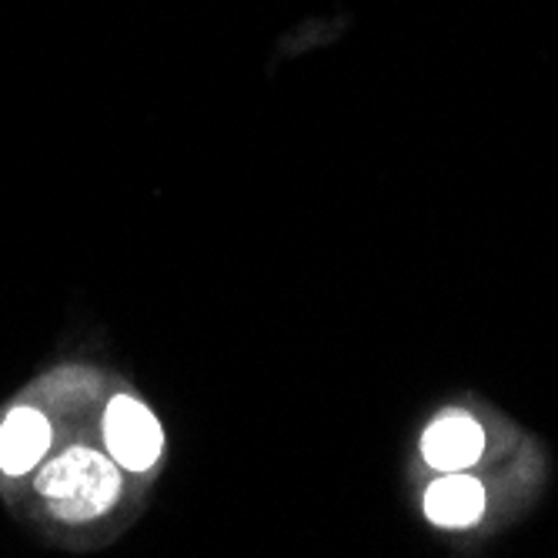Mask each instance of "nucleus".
I'll return each instance as SVG.
<instances>
[{"instance_id":"obj_2","label":"nucleus","mask_w":558,"mask_h":558,"mask_svg":"<svg viewBox=\"0 0 558 558\" xmlns=\"http://www.w3.org/2000/svg\"><path fill=\"white\" fill-rule=\"evenodd\" d=\"M105 441L118 465H124L128 472H144L161 454L165 432L141 401L118 395L105 412Z\"/></svg>"},{"instance_id":"obj_3","label":"nucleus","mask_w":558,"mask_h":558,"mask_svg":"<svg viewBox=\"0 0 558 558\" xmlns=\"http://www.w3.org/2000/svg\"><path fill=\"white\" fill-rule=\"evenodd\" d=\"M482 448H485V435H482L478 422L469 418L465 412L441 415L422 438V454L438 472L469 469L472 462H478Z\"/></svg>"},{"instance_id":"obj_1","label":"nucleus","mask_w":558,"mask_h":558,"mask_svg":"<svg viewBox=\"0 0 558 558\" xmlns=\"http://www.w3.org/2000/svg\"><path fill=\"white\" fill-rule=\"evenodd\" d=\"M37 488L47 498V509L58 519L87 522L114 505L121 488V472L100 451L71 448L40 472Z\"/></svg>"},{"instance_id":"obj_4","label":"nucleus","mask_w":558,"mask_h":558,"mask_svg":"<svg viewBox=\"0 0 558 558\" xmlns=\"http://www.w3.org/2000/svg\"><path fill=\"white\" fill-rule=\"evenodd\" d=\"M50 445V425L34 409H14L0 425V469L8 475L31 472Z\"/></svg>"},{"instance_id":"obj_5","label":"nucleus","mask_w":558,"mask_h":558,"mask_svg":"<svg viewBox=\"0 0 558 558\" xmlns=\"http://www.w3.org/2000/svg\"><path fill=\"white\" fill-rule=\"evenodd\" d=\"M425 512L441 529H465L485 512V488L469 475H445L428 488Z\"/></svg>"}]
</instances>
